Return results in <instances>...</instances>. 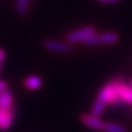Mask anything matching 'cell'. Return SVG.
<instances>
[{
	"mask_svg": "<svg viewBox=\"0 0 132 132\" xmlns=\"http://www.w3.org/2000/svg\"><path fill=\"white\" fill-rule=\"evenodd\" d=\"M121 80V78H113L108 84H106L101 90L99 92L97 99L105 102L106 105H117V104H122L120 97L118 94V84Z\"/></svg>",
	"mask_w": 132,
	"mask_h": 132,
	"instance_id": "1",
	"label": "cell"
},
{
	"mask_svg": "<svg viewBox=\"0 0 132 132\" xmlns=\"http://www.w3.org/2000/svg\"><path fill=\"white\" fill-rule=\"evenodd\" d=\"M95 33H97L96 29L93 26H87V27H84V28H80V29H77V30L68 32L65 36V40H66V42H68L71 44H76L79 42L84 43L85 40H87L90 35L95 34Z\"/></svg>",
	"mask_w": 132,
	"mask_h": 132,
	"instance_id": "2",
	"label": "cell"
},
{
	"mask_svg": "<svg viewBox=\"0 0 132 132\" xmlns=\"http://www.w3.org/2000/svg\"><path fill=\"white\" fill-rule=\"evenodd\" d=\"M43 47L47 51L52 52H61V53H69L73 51V45L68 42L57 40H45L43 42Z\"/></svg>",
	"mask_w": 132,
	"mask_h": 132,
	"instance_id": "3",
	"label": "cell"
},
{
	"mask_svg": "<svg viewBox=\"0 0 132 132\" xmlns=\"http://www.w3.org/2000/svg\"><path fill=\"white\" fill-rule=\"evenodd\" d=\"M80 121L86 127L97 131H104V128L106 125L105 121H102L99 117H96V116L92 113H82L80 116Z\"/></svg>",
	"mask_w": 132,
	"mask_h": 132,
	"instance_id": "4",
	"label": "cell"
},
{
	"mask_svg": "<svg viewBox=\"0 0 132 132\" xmlns=\"http://www.w3.org/2000/svg\"><path fill=\"white\" fill-rule=\"evenodd\" d=\"M15 117V108L0 109V130L6 131L12 126Z\"/></svg>",
	"mask_w": 132,
	"mask_h": 132,
	"instance_id": "5",
	"label": "cell"
},
{
	"mask_svg": "<svg viewBox=\"0 0 132 132\" xmlns=\"http://www.w3.org/2000/svg\"><path fill=\"white\" fill-rule=\"evenodd\" d=\"M118 94L122 104L132 105V87L122 81V79L118 84Z\"/></svg>",
	"mask_w": 132,
	"mask_h": 132,
	"instance_id": "6",
	"label": "cell"
},
{
	"mask_svg": "<svg viewBox=\"0 0 132 132\" xmlns=\"http://www.w3.org/2000/svg\"><path fill=\"white\" fill-rule=\"evenodd\" d=\"M120 40V35L117 32H104L100 34H97V41L98 44H116Z\"/></svg>",
	"mask_w": 132,
	"mask_h": 132,
	"instance_id": "7",
	"label": "cell"
},
{
	"mask_svg": "<svg viewBox=\"0 0 132 132\" xmlns=\"http://www.w3.org/2000/svg\"><path fill=\"white\" fill-rule=\"evenodd\" d=\"M14 108V99L13 95L10 90H3L0 94V109H10Z\"/></svg>",
	"mask_w": 132,
	"mask_h": 132,
	"instance_id": "8",
	"label": "cell"
},
{
	"mask_svg": "<svg viewBox=\"0 0 132 132\" xmlns=\"http://www.w3.org/2000/svg\"><path fill=\"white\" fill-rule=\"evenodd\" d=\"M43 81H42V78L38 75H31V76H28L27 78H24L23 80V85L24 87L29 90H38L41 88Z\"/></svg>",
	"mask_w": 132,
	"mask_h": 132,
	"instance_id": "9",
	"label": "cell"
},
{
	"mask_svg": "<svg viewBox=\"0 0 132 132\" xmlns=\"http://www.w3.org/2000/svg\"><path fill=\"white\" fill-rule=\"evenodd\" d=\"M106 104L105 102H102L101 100H99V99H96V101L94 102V105L92 107V110H90V113L96 116V117H100L104 112V110L106 109Z\"/></svg>",
	"mask_w": 132,
	"mask_h": 132,
	"instance_id": "10",
	"label": "cell"
},
{
	"mask_svg": "<svg viewBox=\"0 0 132 132\" xmlns=\"http://www.w3.org/2000/svg\"><path fill=\"white\" fill-rule=\"evenodd\" d=\"M104 132H128V131H127V128L121 125L113 123V122H106Z\"/></svg>",
	"mask_w": 132,
	"mask_h": 132,
	"instance_id": "11",
	"label": "cell"
},
{
	"mask_svg": "<svg viewBox=\"0 0 132 132\" xmlns=\"http://www.w3.org/2000/svg\"><path fill=\"white\" fill-rule=\"evenodd\" d=\"M29 3H30V0H16V3H15L16 13L20 15L26 14L29 9Z\"/></svg>",
	"mask_w": 132,
	"mask_h": 132,
	"instance_id": "12",
	"label": "cell"
},
{
	"mask_svg": "<svg viewBox=\"0 0 132 132\" xmlns=\"http://www.w3.org/2000/svg\"><path fill=\"white\" fill-rule=\"evenodd\" d=\"M6 89H8V84H7V81L0 79V94H1L3 90H6Z\"/></svg>",
	"mask_w": 132,
	"mask_h": 132,
	"instance_id": "13",
	"label": "cell"
},
{
	"mask_svg": "<svg viewBox=\"0 0 132 132\" xmlns=\"http://www.w3.org/2000/svg\"><path fill=\"white\" fill-rule=\"evenodd\" d=\"M6 56H7L6 51L5 50H2V48H0V63L6 60Z\"/></svg>",
	"mask_w": 132,
	"mask_h": 132,
	"instance_id": "14",
	"label": "cell"
},
{
	"mask_svg": "<svg viewBox=\"0 0 132 132\" xmlns=\"http://www.w3.org/2000/svg\"><path fill=\"white\" fill-rule=\"evenodd\" d=\"M100 1H110V2H116L118 0H100Z\"/></svg>",
	"mask_w": 132,
	"mask_h": 132,
	"instance_id": "15",
	"label": "cell"
},
{
	"mask_svg": "<svg viewBox=\"0 0 132 132\" xmlns=\"http://www.w3.org/2000/svg\"><path fill=\"white\" fill-rule=\"evenodd\" d=\"M129 85H130V86H131V87H132V79L130 80V84H129Z\"/></svg>",
	"mask_w": 132,
	"mask_h": 132,
	"instance_id": "16",
	"label": "cell"
},
{
	"mask_svg": "<svg viewBox=\"0 0 132 132\" xmlns=\"http://www.w3.org/2000/svg\"><path fill=\"white\" fill-rule=\"evenodd\" d=\"M0 73H1V63H0Z\"/></svg>",
	"mask_w": 132,
	"mask_h": 132,
	"instance_id": "17",
	"label": "cell"
}]
</instances>
